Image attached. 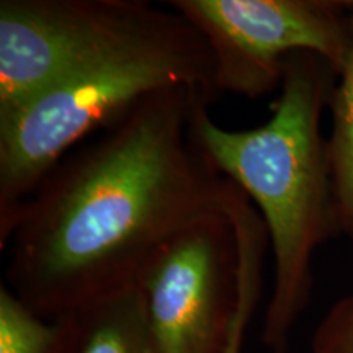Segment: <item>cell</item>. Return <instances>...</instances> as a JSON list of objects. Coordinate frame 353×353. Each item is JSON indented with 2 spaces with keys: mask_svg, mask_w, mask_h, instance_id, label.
<instances>
[{
  "mask_svg": "<svg viewBox=\"0 0 353 353\" xmlns=\"http://www.w3.org/2000/svg\"><path fill=\"white\" fill-rule=\"evenodd\" d=\"M188 87L145 97L70 151L21 203L6 283L46 319L138 283L151 260L224 211L229 180L190 138Z\"/></svg>",
  "mask_w": 353,
  "mask_h": 353,
  "instance_id": "1",
  "label": "cell"
},
{
  "mask_svg": "<svg viewBox=\"0 0 353 353\" xmlns=\"http://www.w3.org/2000/svg\"><path fill=\"white\" fill-rule=\"evenodd\" d=\"M337 74L324 59L299 52L286 59L272 117L250 130H228L210 113L213 99L193 88L190 138L262 216L273 255V288L262 341L286 353L290 335L311 299L316 250L341 232L327 139L321 118Z\"/></svg>",
  "mask_w": 353,
  "mask_h": 353,
  "instance_id": "2",
  "label": "cell"
},
{
  "mask_svg": "<svg viewBox=\"0 0 353 353\" xmlns=\"http://www.w3.org/2000/svg\"><path fill=\"white\" fill-rule=\"evenodd\" d=\"M170 87L201 88L214 100L213 56L187 19L149 3L64 77L0 114V242L21 203L81 141Z\"/></svg>",
  "mask_w": 353,
  "mask_h": 353,
  "instance_id": "3",
  "label": "cell"
},
{
  "mask_svg": "<svg viewBox=\"0 0 353 353\" xmlns=\"http://www.w3.org/2000/svg\"><path fill=\"white\" fill-rule=\"evenodd\" d=\"M208 44L214 88L255 100L281 85L290 56L307 52L342 68L352 2L327 0H172Z\"/></svg>",
  "mask_w": 353,
  "mask_h": 353,
  "instance_id": "4",
  "label": "cell"
},
{
  "mask_svg": "<svg viewBox=\"0 0 353 353\" xmlns=\"http://www.w3.org/2000/svg\"><path fill=\"white\" fill-rule=\"evenodd\" d=\"M136 286L156 353H226L237 312V242L226 210L174 237Z\"/></svg>",
  "mask_w": 353,
  "mask_h": 353,
  "instance_id": "5",
  "label": "cell"
},
{
  "mask_svg": "<svg viewBox=\"0 0 353 353\" xmlns=\"http://www.w3.org/2000/svg\"><path fill=\"white\" fill-rule=\"evenodd\" d=\"M141 0H2L0 114L64 77L134 23Z\"/></svg>",
  "mask_w": 353,
  "mask_h": 353,
  "instance_id": "6",
  "label": "cell"
},
{
  "mask_svg": "<svg viewBox=\"0 0 353 353\" xmlns=\"http://www.w3.org/2000/svg\"><path fill=\"white\" fill-rule=\"evenodd\" d=\"M68 316V353H156L136 285Z\"/></svg>",
  "mask_w": 353,
  "mask_h": 353,
  "instance_id": "7",
  "label": "cell"
},
{
  "mask_svg": "<svg viewBox=\"0 0 353 353\" xmlns=\"http://www.w3.org/2000/svg\"><path fill=\"white\" fill-rule=\"evenodd\" d=\"M348 28V50L329 101L332 126L327 149L339 228L353 242V2Z\"/></svg>",
  "mask_w": 353,
  "mask_h": 353,
  "instance_id": "8",
  "label": "cell"
},
{
  "mask_svg": "<svg viewBox=\"0 0 353 353\" xmlns=\"http://www.w3.org/2000/svg\"><path fill=\"white\" fill-rule=\"evenodd\" d=\"M69 316L46 319L0 285V353H68Z\"/></svg>",
  "mask_w": 353,
  "mask_h": 353,
  "instance_id": "9",
  "label": "cell"
},
{
  "mask_svg": "<svg viewBox=\"0 0 353 353\" xmlns=\"http://www.w3.org/2000/svg\"><path fill=\"white\" fill-rule=\"evenodd\" d=\"M267 250V242L259 234L245 232L237 239V312L226 353H242L247 325L262 293Z\"/></svg>",
  "mask_w": 353,
  "mask_h": 353,
  "instance_id": "10",
  "label": "cell"
},
{
  "mask_svg": "<svg viewBox=\"0 0 353 353\" xmlns=\"http://www.w3.org/2000/svg\"><path fill=\"white\" fill-rule=\"evenodd\" d=\"M311 353H353V294L339 299L312 334Z\"/></svg>",
  "mask_w": 353,
  "mask_h": 353,
  "instance_id": "11",
  "label": "cell"
}]
</instances>
